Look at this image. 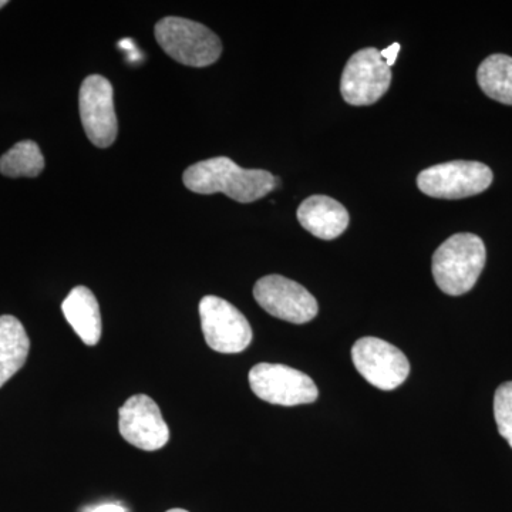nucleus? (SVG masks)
Instances as JSON below:
<instances>
[{"instance_id":"nucleus-1","label":"nucleus","mask_w":512,"mask_h":512,"mask_svg":"<svg viewBox=\"0 0 512 512\" xmlns=\"http://www.w3.org/2000/svg\"><path fill=\"white\" fill-rule=\"evenodd\" d=\"M183 181L188 190L197 194L222 192L242 204L261 200L279 185L278 177L268 171L245 170L228 157L192 164L184 171Z\"/></svg>"},{"instance_id":"nucleus-2","label":"nucleus","mask_w":512,"mask_h":512,"mask_svg":"<svg viewBox=\"0 0 512 512\" xmlns=\"http://www.w3.org/2000/svg\"><path fill=\"white\" fill-rule=\"evenodd\" d=\"M483 239L474 234H456L434 252L431 271L437 286L451 296L470 292L485 266Z\"/></svg>"},{"instance_id":"nucleus-3","label":"nucleus","mask_w":512,"mask_h":512,"mask_svg":"<svg viewBox=\"0 0 512 512\" xmlns=\"http://www.w3.org/2000/svg\"><path fill=\"white\" fill-rule=\"evenodd\" d=\"M156 39L168 56L184 66H211L222 53L220 37L207 26L175 16L157 23Z\"/></svg>"},{"instance_id":"nucleus-4","label":"nucleus","mask_w":512,"mask_h":512,"mask_svg":"<svg viewBox=\"0 0 512 512\" xmlns=\"http://www.w3.org/2000/svg\"><path fill=\"white\" fill-rule=\"evenodd\" d=\"M493 171L478 161H450L421 171L420 191L433 198L461 200L481 194L493 184Z\"/></svg>"},{"instance_id":"nucleus-5","label":"nucleus","mask_w":512,"mask_h":512,"mask_svg":"<svg viewBox=\"0 0 512 512\" xmlns=\"http://www.w3.org/2000/svg\"><path fill=\"white\" fill-rule=\"evenodd\" d=\"M249 386L256 397L276 406H299L316 402L315 382L299 370L276 363H259L249 372Z\"/></svg>"},{"instance_id":"nucleus-6","label":"nucleus","mask_w":512,"mask_h":512,"mask_svg":"<svg viewBox=\"0 0 512 512\" xmlns=\"http://www.w3.org/2000/svg\"><path fill=\"white\" fill-rule=\"evenodd\" d=\"M200 318L205 342L220 353H241L251 345L252 328L248 319L232 303L218 296L201 299Z\"/></svg>"},{"instance_id":"nucleus-7","label":"nucleus","mask_w":512,"mask_h":512,"mask_svg":"<svg viewBox=\"0 0 512 512\" xmlns=\"http://www.w3.org/2000/svg\"><path fill=\"white\" fill-rule=\"evenodd\" d=\"M390 83L392 69L384 62L380 50L367 47L350 57L340 80V93L352 106H370L382 99Z\"/></svg>"},{"instance_id":"nucleus-8","label":"nucleus","mask_w":512,"mask_h":512,"mask_svg":"<svg viewBox=\"0 0 512 512\" xmlns=\"http://www.w3.org/2000/svg\"><path fill=\"white\" fill-rule=\"evenodd\" d=\"M353 365L367 382L390 392L406 382L410 363L402 350L379 338H362L352 348Z\"/></svg>"},{"instance_id":"nucleus-9","label":"nucleus","mask_w":512,"mask_h":512,"mask_svg":"<svg viewBox=\"0 0 512 512\" xmlns=\"http://www.w3.org/2000/svg\"><path fill=\"white\" fill-rule=\"evenodd\" d=\"M254 298L269 315L295 325L311 322L319 311L318 302L308 289L281 275L259 279Z\"/></svg>"},{"instance_id":"nucleus-10","label":"nucleus","mask_w":512,"mask_h":512,"mask_svg":"<svg viewBox=\"0 0 512 512\" xmlns=\"http://www.w3.org/2000/svg\"><path fill=\"white\" fill-rule=\"evenodd\" d=\"M80 117L86 136L99 148L113 146L119 133L114 90L106 77L92 74L80 87Z\"/></svg>"},{"instance_id":"nucleus-11","label":"nucleus","mask_w":512,"mask_h":512,"mask_svg":"<svg viewBox=\"0 0 512 512\" xmlns=\"http://www.w3.org/2000/svg\"><path fill=\"white\" fill-rule=\"evenodd\" d=\"M121 437L144 451L161 450L170 441V427L160 407L147 394L130 397L119 410Z\"/></svg>"},{"instance_id":"nucleus-12","label":"nucleus","mask_w":512,"mask_h":512,"mask_svg":"<svg viewBox=\"0 0 512 512\" xmlns=\"http://www.w3.org/2000/svg\"><path fill=\"white\" fill-rule=\"evenodd\" d=\"M298 220L313 237L330 241L340 237L348 228L349 212L333 198L313 195L302 202Z\"/></svg>"},{"instance_id":"nucleus-13","label":"nucleus","mask_w":512,"mask_h":512,"mask_svg":"<svg viewBox=\"0 0 512 512\" xmlns=\"http://www.w3.org/2000/svg\"><path fill=\"white\" fill-rule=\"evenodd\" d=\"M62 311L84 345L96 346L100 342L103 326L99 302L89 288L76 286L64 299Z\"/></svg>"},{"instance_id":"nucleus-14","label":"nucleus","mask_w":512,"mask_h":512,"mask_svg":"<svg viewBox=\"0 0 512 512\" xmlns=\"http://www.w3.org/2000/svg\"><path fill=\"white\" fill-rule=\"evenodd\" d=\"M30 350L28 333L15 316H0V387L25 366Z\"/></svg>"},{"instance_id":"nucleus-15","label":"nucleus","mask_w":512,"mask_h":512,"mask_svg":"<svg viewBox=\"0 0 512 512\" xmlns=\"http://www.w3.org/2000/svg\"><path fill=\"white\" fill-rule=\"evenodd\" d=\"M477 80L490 99L512 106V57H487L478 67Z\"/></svg>"},{"instance_id":"nucleus-16","label":"nucleus","mask_w":512,"mask_h":512,"mask_svg":"<svg viewBox=\"0 0 512 512\" xmlns=\"http://www.w3.org/2000/svg\"><path fill=\"white\" fill-rule=\"evenodd\" d=\"M45 170V157L32 140L20 141L0 157V173L5 177L35 178Z\"/></svg>"},{"instance_id":"nucleus-17","label":"nucleus","mask_w":512,"mask_h":512,"mask_svg":"<svg viewBox=\"0 0 512 512\" xmlns=\"http://www.w3.org/2000/svg\"><path fill=\"white\" fill-rule=\"evenodd\" d=\"M494 417L498 433L512 448V382L501 384L495 392Z\"/></svg>"},{"instance_id":"nucleus-18","label":"nucleus","mask_w":512,"mask_h":512,"mask_svg":"<svg viewBox=\"0 0 512 512\" xmlns=\"http://www.w3.org/2000/svg\"><path fill=\"white\" fill-rule=\"evenodd\" d=\"M400 45L399 43H393L392 46L386 47V49L380 50V55H382L384 62L387 63V66L392 67L394 62H396L397 56H399Z\"/></svg>"},{"instance_id":"nucleus-19","label":"nucleus","mask_w":512,"mask_h":512,"mask_svg":"<svg viewBox=\"0 0 512 512\" xmlns=\"http://www.w3.org/2000/svg\"><path fill=\"white\" fill-rule=\"evenodd\" d=\"M92 512H127L126 508L120 507V505L116 504H106L101 505V507H97L96 510Z\"/></svg>"},{"instance_id":"nucleus-20","label":"nucleus","mask_w":512,"mask_h":512,"mask_svg":"<svg viewBox=\"0 0 512 512\" xmlns=\"http://www.w3.org/2000/svg\"><path fill=\"white\" fill-rule=\"evenodd\" d=\"M8 5V2H6V0H0V9L3 8V6H6Z\"/></svg>"},{"instance_id":"nucleus-21","label":"nucleus","mask_w":512,"mask_h":512,"mask_svg":"<svg viewBox=\"0 0 512 512\" xmlns=\"http://www.w3.org/2000/svg\"><path fill=\"white\" fill-rule=\"evenodd\" d=\"M167 512H188V511L181 510V508H174V510H170V511H167Z\"/></svg>"}]
</instances>
